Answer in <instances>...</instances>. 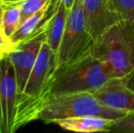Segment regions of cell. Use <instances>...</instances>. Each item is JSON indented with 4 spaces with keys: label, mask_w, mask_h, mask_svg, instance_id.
Returning a JSON list of instances; mask_svg holds the SVG:
<instances>
[{
    "label": "cell",
    "mask_w": 134,
    "mask_h": 133,
    "mask_svg": "<svg viewBox=\"0 0 134 133\" xmlns=\"http://www.w3.org/2000/svg\"><path fill=\"white\" fill-rule=\"evenodd\" d=\"M58 67V56L47 41L42 45L23 92L16 96L15 131L37 120L41 110L51 99L52 85Z\"/></svg>",
    "instance_id": "obj_1"
},
{
    "label": "cell",
    "mask_w": 134,
    "mask_h": 133,
    "mask_svg": "<svg viewBox=\"0 0 134 133\" xmlns=\"http://www.w3.org/2000/svg\"><path fill=\"white\" fill-rule=\"evenodd\" d=\"M91 52L101 61L110 78L134 75V27L119 21L95 41Z\"/></svg>",
    "instance_id": "obj_2"
},
{
    "label": "cell",
    "mask_w": 134,
    "mask_h": 133,
    "mask_svg": "<svg viewBox=\"0 0 134 133\" xmlns=\"http://www.w3.org/2000/svg\"><path fill=\"white\" fill-rule=\"evenodd\" d=\"M110 79L101 61L90 52L69 64L57 67L51 98L74 92H93Z\"/></svg>",
    "instance_id": "obj_3"
},
{
    "label": "cell",
    "mask_w": 134,
    "mask_h": 133,
    "mask_svg": "<svg viewBox=\"0 0 134 133\" xmlns=\"http://www.w3.org/2000/svg\"><path fill=\"white\" fill-rule=\"evenodd\" d=\"M127 112L104 105L92 92H74L54 96L41 110L38 119L54 123L58 119L80 116H100L113 120L127 115Z\"/></svg>",
    "instance_id": "obj_4"
},
{
    "label": "cell",
    "mask_w": 134,
    "mask_h": 133,
    "mask_svg": "<svg viewBox=\"0 0 134 133\" xmlns=\"http://www.w3.org/2000/svg\"><path fill=\"white\" fill-rule=\"evenodd\" d=\"M94 39L85 24L82 0H75L69 10L65 31L58 52V67L91 52Z\"/></svg>",
    "instance_id": "obj_5"
},
{
    "label": "cell",
    "mask_w": 134,
    "mask_h": 133,
    "mask_svg": "<svg viewBox=\"0 0 134 133\" xmlns=\"http://www.w3.org/2000/svg\"><path fill=\"white\" fill-rule=\"evenodd\" d=\"M18 94L16 71L8 54L0 59V133H14Z\"/></svg>",
    "instance_id": "obj_6"
},
{
    "label": "cell",
    "mask_w": 134,
    "mask_h": 133,
    "mask_svg": "<svg viewBox=\"0 0 134 133\" xmlns=\"http://www.w3.org/2000/svg\"><path fill=\"white\" fill-rule=\"evenodd\" d=\"M46 41V29L44 26L38 32L32 37L16 43V49L8 54V57L14 65L16 71L18 85L16 96L23 92L28 77L38 57L41 47Z\"/></svg>",
    "instance_id": "obj_7"
},
{
    "label": "cell",
    "mask_w": 134,
    "mask_h": 133,
    "mask_svg": "<svg viewBox=\"0 0 134 133\" xmlns=\"http://www.w3.org/2000/svg\"><path fill=\"white\" fill-rule=\"evenodd\" d=\"M131 78H110L93 94L101 103L115 108L134 113V89L130 86Z\"/></svg>",
    "instance_id": "obj_8"
},
{
    "label": "cell",
    "mask_w": 134,
    "mask_h": 133,
    "mask_svg": "<svg viewBox=\"0 0 134 133\" xmlns=\"http://www.w3.org/2000/svg\"><path fill=\"white\" fill-rule=\"evenodd\" d=\"M85 24L94 41L110 26L120 21L109 0H82Z\"/></svg>",
    "instance_id": "obj_9"
},
{
    "label": "cell",
    "mask_w": 134,
    "mask_h": 133,
    "mask_svg": "<svg viewBox=\"0 0 134 133\" xmlns=\"http://www.w3.org/2000/svg\"><path fill=\"white\" fill-rule=\"evenodd\" d=\"M115 120L100 116H80L55 121V124L65 130L80 133L110 132Z\"/></svg>",
    "instance_id": "obj_10"
},
{
    "label": "cell",
    "mask_w": 134,
    "mask_h": 133,
    "mask_svg": "<svg viewBox=\"0 0 134 133\" xmlns=\"http://www.w3.org/2000/svg\"><path fill=\"white\" fill-rule=\"evenodd\" d=\"M69 13V10L61 0H53V12L45 25V29L47 43L55 53H57V56L65 31Z\"/></svg>",
    "instance_id": "obj_11"
},
{
    "label": "cell",
    "mask_w": 134,
    "mask_h": 133,
    "mask_svg": "<svg viewBox=\"0 0 134 133\" xmlns=\"http://www.w3.org/2000/svg\"><path fill=\"white\" fill-rule=\"evenodd\" d=\"M52 12H53V0H50L42 9L30 16L23 23L20 24L16 31L10 37L12 42L16 44L38 32L46 25Z\"/></svg>",
    "instance_id": "obj_12"
},
{
    "label": "cell",
    "mask_w": 134,
    "mask_h": 133,
    "mask_svg": "<svg viewBox=\"0 0 134 133\" xmlns=\"http://www.w3.org/2000/svg\"><path fill=\"white\" fill-rule=\"evenodd\" d=\"M21 2H11L4 5V13L2 16L3 31L8 37L16 31L20 26L21 20Z\"/></svg>",
    "instance_id": "obj_13"
},
{
    "label": "cell",
    "mask_w": 134,
    "mask_h": 133,
    "mask_svg": "<svg viewBox=\"0 0 134 133\" xmlns=\"http://www.w3.org/2000/svg\"><path fill=\"white\" fill-rule=\"evenodd\" d=\"M120 21L134 27V0H109Z\"/></svg>",
    "instance_id": "obj_14"
},
{
    "label": "cell",
    "mask_w": 134,
    "mask_h": 133,
    "mask_svg": "<svg viewBox=\"0 0 134 133\" xmlns=\"http://www.w3.org/2000/svg\"><path fill=\"white\" fill-rule=\"evenodd\" d=\"M50 0H22L21 2V20L22 24L30 16L42 9Z\"/></svg>",
    "instance_id": "obj_15"
},
{
    "label": "cell",
    "mask_w": 134,
    "mask_h": 133,
    "mask_svg": "<svg viewBox=\"0 0 134 133\" xmlns=\"http://www.w3.org/2000/svg\"><path fill=\"white\" fill-rule=\"evenodd\" d=\"M110 132L134 133V113H128L124 117L115 120Z\"/></svg>",
    "instance_id": "obj_16"
},
{
    "label": "cell",
    "mask_w": 134,
    "mask_h": 133,
    "mask_svg": "<svg viewBox=\"0 0 134 133\" xmlns=\"http://www.w3.org/2000/svg\"><path fill=\"white\" fill-rule=\"evenodd\" d=\"M16 48V44L12 42L4 32H0V56H5L10 52L14 51Z\"/></svg>",
    "instance_id": "obj_17"
},
{
    "label": "cell",
    "mask_w": 134,
    "mask_h": 133,
    "mask_svg": "<svg viewBox=\"0 0 134 133\" xmlns=\"http://www.w3.org/2000/svg\"><path fill=\"white\" fill-rule=\"evenodd\" d=\"M74 1L75 0H61V2L65 5V7H67L69 10H70L71 9L73 4H74Z\"/></svg>",
    "instance_id": "obj_18"
},
{
    "label": "cell",
    "mask_w": 134,
    "mask_h": 133,
    "mask_svg": "<svg viewBox=\"0 0 134 133\" xmlns=\"http://www.w3.org/2000/svg\"><path fill=\"white\" fill-rule=\"evenodd\" d=\"M4 5H0V21L1 22H2V16H3V13H4Z\"/></svg>",
    "instance_id": "obj_19"
},
{
    "label": "cell",
    "mask_w": 134,
    "mask_h": 133,
    "mask_svg": "<svg viewBox=\"0 0 134 133\" xmlns=\"http://www.w3.org/2000/svg\"><path fill=\"white\" fill-rule=\"evenodd\" d=\"M5 4L7 3H11V2H18V1H22V0H3Z\"/></svg>",
    "instance_id": "obj_20"
},
{
    "label": "cell",
    "mask_w": 134,
    "mask_h": 133,
    "mask_svg": "<svg viewBox=\"0 0 134 133\" xmlns=\"http://www.w3.org/2000/svg\"><path fill=\"white\" fill-rule=\"evenodd\" d=\"M0 32H4L3 31V25H2L1 21H0Z\"/></svg>",
    "instance_id": "obj_21"
},
{
    "label": "cell",
    "mask_w": 134,
    "mask_h": 133,
    "mask_svg": "<svg viewBox=\"0 0 134 133\" xmlns=\"http://www.w3.org/2000/svg\"><path fill=\"white\" fill-rule=\"evenodd\" d=\"M0 5H5V3L3 1V0H0Z\"/></svg>",
    "instance_id": "obj_22"
},
{
    "label": "cell",
    "mask_w": 134,
    "mask_h": 133,
    "mask_svg": "<svg viewBox=\"0 0 134 133\" xmlns=\"http://www.w3.org/2000/svg\"><path fill=\"white\" fill-rule=\"evenodd\" d=\"M5 57V56H0V59H2V57Z\"/></svg>",
    "instance_id": "obj_23"
}]
</instances>
